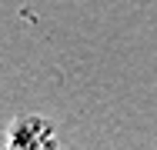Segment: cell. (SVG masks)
<instances>
[{
    "instance_id": "6da1fadb",
    "label": "cell",
    "mask_w": 157,
    "mask_h": 150,
    "mask_svg": "<svg viewBox=\"0 0 157 150\" xmlns=\"http://www.w3.org/2000/svg\"><path fill=\"white\" fill-rule=\"evenodd\" d=\"M7 150H57V133L50 120L27 114V117L10 123V144Z\"/></svg>"
}]
</instances>
